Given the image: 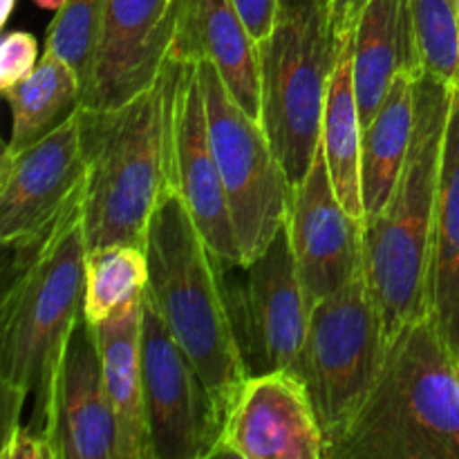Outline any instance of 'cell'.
I'll list each match as a JSON object with an SVG mask.
<instances>
[{
  "mask_svg": "<svg viewBox=\"0 0 459 459\" xmlns=\"http://www.w3.org/2000/svg\"><path fill=\"white\" fill-rule=\"evenodd\" d=\"M169 58L213 63L231 97L260 121V45L231 0H182Z\"/></svg>",
  "mask_w": 459,
  "mask_h": 459,
  "instance_id": "17",
  "label": "cell"
},
{
  "mask_svg": "<svg viewBox=\"0 0 459 459\" xmlns=\"http://www.w3.org/2000/svg\"><path fill=\"white\" fill-rule=\"evenodd\" d=\"M368 3H370V0H327V4H330L332 27H334V34L341 43L352 39L363 7H366Z\"/></svg>",
  "mask_w": 459,
  "mask_h": 459,
  "instance_id": "30",
  "label": "cell"
},
{
  "mask_svg": "<svg viewBox=\"0 0 459 459\" xmlns=\"http://www.w3.org/2000/svg\"><path fill=\"white\" fill-rule=\"evenodd\" d=\"M40 61L39 43L30 31H9L0 43V92L13 88L36 70Z\"/></svg>",
  "mask_w": 459,
  "mask_h": 459,
  "instance_id": "27",
  "label": "cell"
},
{
  "mask_svg": "<svg viewBox=\"0 0 459 459\" xmlns=\"http://www.w3.org/2000/svg\"><path fill=\"white\" fill-rule=\"evenodd\" d=\"M321 146L336 197L348 213L366 222V206H363V121L361 112H359L357 92H354L352 39L343 40L334 72H332L325 115H323Z\"/></svg>",
  "mask_w": 459,
  "mask_h": 459,
  "instance_id": "22",
  "label": "cell"
},
{
  "mask_svg": "<svg viewBox=\"0 0 459 459\" xmlns=\"http://www.w3.org/2000/svg\"><path fill=\"white\" fill-rule=\"evenodd\" d=\"M325 459H459V361L433 318L388 341L370 397Z\"/></svg>",
  "mask_w": 459,
  "mask_h": 459,
  "instance_id": "4",
  "label": "cell"
},
{
  "mask_svg": "<svg viewBox=\"0 0 459 459\" xmlns=\"http://www.w3.org/2000/svg\"><path fill=\"white\" fill-rule=\"evenodd\" d=\"M197 67L233 231L242 263H249L287 222L294 186L263 124L231 97L213 63L202 61Z\"/></svg>",
  "mask_w": 459,
  "mask_h": 459,
  "instance_id": "9",
  "label": "cell"
},
{
  "mask_svg": "<svg viewBox=\"0 0 459 459\" xmlns=\"http://www.w3.org/2000/svg\"><path fill=\"white\" fill-rule=\"evenodd\" d=\"M424 72L459 85V16L455 0H412Z\"/></svg>",
  "mask_w": 459,
  "mask_h": 459,
  "instance_id": "26",
  "label": "cell"
},
{
  "mask_svg": "<svg viewBox=\"0 0 459 459\" xmlns=\"http://www.w3.org/2000/svg\"><path fill=\"white\" fill-rule=\"evenodd\" d=\"M85 193V188H83ZM83 193L72 200L49 236L30 254L13 255L0 300V429L7 437L21 426L27 399L34 397L27 426L49 437L54 381L76 318L83 314L85 231Z\"/></svg>",
  "mask_w": 459,
  "mask_h": 459,
  "instance_id": "1",
  "label": "cell"
},
{
  "mask_svg": "<svg viewBox=\"0 0 459 459\" xmlns=\"http://www.w3.org/2000/svg\"><path fill=\"white\" fill-rule=\"evenodd\" d=\"M0 442V459H56L48 435L30 429L27 424L13 429Z\"/></svg>",
  "mask_w": 459,
  "mask_h": 459,
  "instance_id": "28",
  "label": "cell"
},
{
  "mask_svg": "<svg viewBox=\"0 0 459 459\" xmlns=\"http://www.w3.org/2000/svg\"><path fill=\"white\" fill-rule=\"evenodd\" d=\"M182 0H108L92 83L81 108L108 110L146 92L166 65Z\"/></svg>",
  "mask_w": 459,
  "mask_h": 459,
  "instance_id": "14",
  "label": "cell"
},
{
  "mask_svg": "<svg viewBox=\"0 0 459 459\" xmlns=\"http://www.w3.org/2000/svg\"><path fill=\"white\" fill-rule=\"evenodd\" d=\"M231 3L245 21L247 30L254 36L255 43L260 45L263 40H267L273 31V25H276L281 0H231Z\"/></svg>",
  "mask_w": 459,
  "mask_h": 459,
  "instance_id": "29",
  "label": "cell"
},
{
  "mask_svg": "<svg viewBox=\"0 0 459 459\" xmlns=\"http://www.w3.org/2000/svg\"><path fill=\"white\" fill-rule=\"evenodd\" d=\"M341 45L327 0H281L273 31L260 43V124L291 186L303 182L321 146Z\"/></svg>",
  "mask_w": 459,
  "mask_h": 459,
  "instance_id": "6",
  "label": "cell"
},
{
  "mask_svg": "<svg viewBox=\"0 0 459 459\" xmlns=\"http://www.w3.org/2000/svg\"><path fill=\"white\" fill-rule=\"evenodd\" d=\"M182 61L166 58L160 79L108 110L81 108L85 178L83 231L88 249L103 245L146 247L148 224L160 202L178 191L175 92Z\"/></svg>",
  "mask_w": 459,
  "mask_h": 459,
  "instance_id": "2",
  "label": "cell"
},
{
  "mask_svg": "<svg viewBox=\"0 0 459 459\" xmlns=\"http://www.w3.org/2000/svg\"><path fill=\"white\" fill-rule=\"evenodd\" d=\"M388 352V334L363 272L312 307L294 375L318 417L325 451L370 397Z\"/></svg>",
  "mask_w": 459,
  "mask_h": 459,
  "instance_id": "7",
  "label": "cell"
},
{
  "mask_svg": "<svg viewBox=\"0 0 459 459\" xmlns=\"http://www.w3.org/2000/svg\"><path fill=\"white\" fill-rule=\"evenodd\" d=\"M49 444L56 459H115L117 421L103 381L97 327L81 314L54 381Z\"/></svg>",
  "mask_w": 459,
  "mask_h": 459,
  "instance_id": "15",
  "label": "cell"
},
{
  "mask_svg": "<svg viewBox=\"0 0 459 459\" xmlns=\"http://www.w3.org/2000/svg\"><path fill=\"white\" fill-rule=\"evenodd\" d=\"M215 269L247 377L294 370L312 305L296 269L287 222L254 260L215 255Z\"/></svg>",
  "mask_w": 459,
  "mask_h": 459,
  "instance_id": "8",
  "label": "cell"
},
{
  "mask_svg": "<svg viewBox=\"0 0 459 459\" xmlns=\"http://www.w3.org/2000/svg\"><path fill=\"white\" fill-rule=\"evenodd\" d=\"M429 316L459 361V85L444 139L429 269Z\"/></svg>",
  "mask_w": 459,
  "mask_h": 459,
  "instance_id": "20",
  "label": "cell"
},
{
  "mask_svg": "<svg viewBox=\"0 0 459 459\" xmlns=\"http://www.w3.org/2000/svg\"><path fill=\"white\" fill-rule=\"evenodd\" d=\"M40 9H48V12H58L67 0H34Z\"/></svg>",
  "mask_w": 459,
  "mask_h": 459,
  "instance_id": "32",
  "label": "cell"
},
{
  "mask_svg": "<svg viewBox=\"0 0 459 459\" xmlns=\"http://www.w3.org/2000/svg\"><path fill=\"white\" fill-rule=\"evenodd\" d=\"M417 79L412 72H399L375 119L363 128L366 222L388 204L406 164L417 124Z\"/></svg>",
  "mask_w": 459,
  "mask_h": 459,
  "instance_id": "21",
  "label": "cell"
},
{
  "mask_svg": "<svg viewBox=\"0 0 459 459\" xmlns=\"http://www.w3.org/2000/svg\"><path fill=\"white\" fill-rule=\"evenodd\" d=\"M399 72L424 74L412 0H370L352 36V74L363 128L375 119Z\"/></svg>",
  "mask_w": 459,
  "mask_h": 459,
  "instance_id": "18",
  "label": "cell"
},
{
  "mask_svg": "<svg viewBox=\"0 0 459 459\" xmlns=\"http://www.w3.org/2000/svg\"><path fill=\"white\" fill-rule=\"evenodd\" d=\"M148 269L146 247L103 245L85 254L83 314L92 325L106 321L115 309L146 291Z\"/></svg>",
  "mask_w": 459,
  "mask_h": 459,
  "instance_id": "24",
  "label": "cell"
},
{
  "mask_svg": "<svg viewBox=\"0 0 459 459\" xmlns=\"http://www.w3.org/2000/svg\"><path fill=\"white\" fill-rule=\"evenodd\" d=\"M215 457L325 459V435L303 381L291 370L247 377Z\"/></svg>",
  "mask_w": 459,
  "mask_h": 459,
  "instance_id": "13",
  "label": "cell"
},
{
  "mask_svg": "<svg viewBox=\"0 0 459 459\" xmlns=\"http://www.w3.org/2000/svg\"><path fill=\"white\" fill-rule=\"evenodd\" d=\"M142 370L152 457H215L224 429L222 415L148 291L142 296Z\"/></svg>",
  "mask_w": 459,
  "mask_h": 459,
  "instance_id": "10",
  "label": "cell"
},
{
  "mask_svg": "<svg viewBox=\"0 0 459 459\" xmlns=\"http://www.w3.org/2000/svg\"><path fill=\"white\" fill-rule=\"evenodd\" d=\"M142 296L124 303L106 321L94 325L103 381L117 421L115 459H155L143 397Z\"/></svg>",
  "mask_w": 459,
  "mask_h": 459,
  "instance_id": "19",
  "label": "cell"
},
{
  "mask_svg": "<svg viewBox=\"0 0 459 459\" xmlns=\"http://www.w3.org/2000/svg\"><path fill=\"white\" fill-rule=\"evenodd\" d=\"M363 227L336 197L318 146L307 175L291 191L287 215L296 269L312 307L363 272Z\"/></svg>",
  "mask_w": 459,
  "mask_h": 459,
  "instance_id": "12",
  "label": "cell"
},
{
  "mask_svg": "<svg viewBox=\"0 0 459 459\" xmlns=\"http://www.w3.org/2000/svg\"><path fill=\"white\" fill-rule=\"evenodd\" d=\"M12 110V137L7 151H25L70 121L83 106L79 74L58 54L45 49L27 79L4 90Z\"/></svg>",
  "mask_w": 459,
  "mask_h": 459,
  "instance_id": "23",
  "label": "cell"
},
{
  "mask_svg": "<svg viewBox=\"0 0 459 459\" xmlns=\"http://www.w3.org/2000/svg\"><path fill=\"white\" fill-rule=\"evenodd\" d=\"M146 255L151 269L148 296L209 385L222 421H227L247 381V370L229 323L215 255L179 191H170L152 213Z\"/></svg>",
  "mask_w": 459,
  "mask_h": 459,
  "instance_id": "5",
  "label": "cell"
},
{
  "mask_svg": "<svg viewBox=\"0 0 459 459\" xmlns=\"http://www.w3.org/2000/svg\"><path fill=\"white\" fill-rule=\"evenodd\" d=\"M455 4H457V16H459V0H455Z\"/></svg>",
  "mask_w": 459,
  "mask_h": 459,
  "instance_id": "33",
  "label": "cell"
},
{
  "mask_svg": "<svg viewBox=\"0 0 459 459\" xmlns=\"http://www.w3.org/2000/svg\"><path fill=\"white\" fill-rule=\"evenodd\" d=\"M108 0H67L49 22L45 49L58 54L79 74L83 97L92 83Z\"/></svg>",
  "mask_w": 459,
  "mask_h": 459,
  "instance_id": "25",
  "label": "cell"
},
{
  "mask_svg": "<svg viewBox=\"0 0 459 459\" xmlns=\"http://www.w3.org/2000/svg\"><path fill=\"white\" fill-rule=\"evenodd\" d=\"M13 7H16V0H0V27L7 25L9 16H12Z\"/></svg>",
  "mask_w": 459,
  "mask_h": 459,
  "instance_id": "31",
  "label": "cell"
},
{
  "mask_svg": "<svg viewBox=\"0 0 459 459\" xmlns=\"http://www.w3.org/2000/svg\"><path fill=\"white\" fill-rule=\"evenodd\" d=\"M453 85L417 79V124L388 204L363 227V276L388 341L406 323L429 316V269L444 139Z\"/></svg>",
  "mask_w": 459,
  "mask_h": 459,
  "instance_id": "3",
  "label": "cell"
},
{
  "mask_svg": "<svg viewBox=\"0 0 459 459\" xmlns=\"http://www.w3.org/2000/svg\"><path fill=\"white\" fill-rule=\"evenodd\" d=\"M88 166L79 112L25 151L0 160V242L13 255L40 245L67 206L83 193Z\"/></svg>",
  "mask_w": 459,
  "mask_h": 459,
  "instance_id": "11",
  "label": "cell"
},
{
  "mask_svg": "<svg viewBox=\"0 0 459 459\" xmlns=\"http://www.w3.org/2000/svg\"><path fill=\"white\" fill-rule=\"evenodd\" d=\"M175 173L202 238L218 258L242 260L231 211L209 134L204 90L197 63L182 61L175 92Z\"/></svg>",
  "mask_w": 459,
  "mask_h": 459,
  "instance_id": "16",
  "label": "cell"
}]
</instances>
